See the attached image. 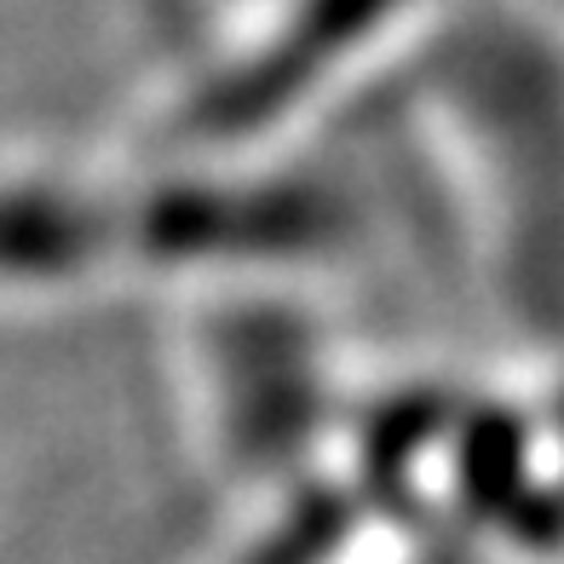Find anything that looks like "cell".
<instances>
[{
	"instance_id": "obj_3",
	"label": "cell",
	"mask_w": 564,
	"mask_h": 564,
	"mask_svg": "<svg viewBox=\"0 0 564 564\" xmlns=\"http://www.w3.org/2000/svg\"><path fill=\"white\" fill-rule=\"evenodd\" d=\"M547 415H553V426H558V438H564V392H558V403L547 409Z\"/></svg>"
},
{
	"instance_id": "obj_1",
	"label": "cell",
	"mask_w": 564,
	"mask_h": 564,
	"mask_svg": "<svg viewBox=\"0 0 564 564\" xmlns=\"http://www.w3.org/2000/svg\"><path fill=\"white\" fill-rule=\"evenodd\" d=\"M191 294L214 300L178 340L185 403L208 455L230 478H305L335 426L323 335L276 282H196Z\"/></svg>"
},
{
	"instance_id": "obj_2",
	"label": "cell",
	"mask_w": 564,
	"mask_h": 564,
	"mask_svg": "<svg viewBox=\"0 0 564 564\" xmlns=\"http://www.w3.org/2000/svg\"><path fill=\"white\" fill-rule=\"evenodd\" d=\"M144 271V185L0 167V312L53 305Z\"/></svg>"
}]
</instances>
